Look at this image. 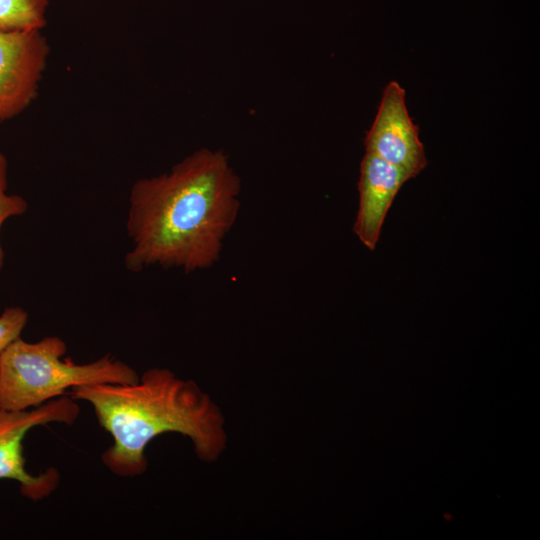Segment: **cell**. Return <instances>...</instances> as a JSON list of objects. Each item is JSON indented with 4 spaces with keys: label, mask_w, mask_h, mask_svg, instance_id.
<instances>
[{
    "label": "cell",
    "mask_w": 540,
    "mask_h": 540,
    "mask_svg": "<svg viewBox=\"0 0 540 540\" xmlns=\"http://www.w3.org/2000/svg\"><path fill=\"white\" fill-rule=\"evenodd\" d=\"M79 412V405L69 394L27 410L0 408V479L15 480L21 494L33 501L49 496L58 486L60 474L53 467L37 475L29 473L25 467L23 439L37 426L51 422L72 425Z\"/></svg>",
    "instance_id": "cell-4"
},
{
    "label": "cell",
    "mask_w": 540,
    "mask_h": 540,
    "mask_svg": "<svg viewBox=\"0 0 540 540\" xmlns=\"http://www.w3.org/2000/svg\"><path fill=\"white\" fill-rule=\"evenodd\" d=\"M49 54L42 30L0 31V124L36 100Z\"/></svg>",
    "instance_id": "cell-5"
},
{
    "label": "cell",
    "mask_w": 540,
    "mask_h": 540,
    "mask_svg": "<svg viewBox=\"0 0 540 540\" xmlns=\"http://www.w3.org/2000/svg\"><path fill=\"white\" fill-rule=\"evenodd\" d=\"M28 321L27 312L18 306L6 308L0 315V354L21 332Z\"/></svg>",
    "instance_id": "cell-10"
},
{
    "label": "cell",
    "mask_w": 540,
    "mask_h": 540,
    "mask_svg": "<svg viewBox=\"0 0 540 540\" xmlns=\"http://www.w3.org/2000/svg\"><path fill=\"white\" fill-rule=\"evenodd\" d=\"M50 0H0V31L43 30Z\"/></svg>",
    "instance_id": "cell-8"
},
{
    "label": "cell",
    "mask_w": 540,
    "mask_h": 540,
    "mask_svg": "<svg viewBox=\"0 0 540 540\" xmlns=\"http://www.w3.org/2000/svg\"><path fill=\"white\" fill-rule=\"evenodd\" d=\"M68 394L92 405L99 425L113 439L102 462L121 477L145 472V448L163 433L189 437L203 460H214L225 446L219 409L194 382L168 369H148L135 384L81 385Z\"/></svg>",
    "instance_id": "cell-2"
},
{
    "label": "cell",
    "mask_w": 540,
    "mask_h": 540,
    "mask_svg": "<svg viewBox=\"0 0 540 540\" xmlns=\"http://www.w3.org/2000/svg\"><path fill=\"white\" fill-rule=\"evenodd\" d=\"M7 169V158L0 152V230L7 219L23 215L28 209V203L23 197L7 194ZM3 264L4 251L0 244V271Z\"/></svg>",
    "instance_id": "cell-9"
},
{
    "label": "cell",
    "mask_w": 540,
    "mask_h": 540,
    "mask_svg": "<svg viewBox=\"0 0 540 540\" xmlns=\"http://www.w3.org/2000/svg\"><path fill=\"white\" fill-rule=\"evenodd\" d=\"M241 181L222 150L199 149L170 171L137 180L126 229L132 245L124 265L186 273L216 263L239 213Z\"/></svg>",
    "instance_id": "cell-1"
},
{
    "label": "cell",
    "mask_w": 540,
    "mask_h": 540,
    "mask_svg": "<svg viewBox=\"0 0 540 540\" xmlns=\"http://www.w3.org/2000/svg\"><path fill=\"white\" fill-rule=\"evenodd\" d=\"M409 179L403 170L372 153H365L360 165L359 208L353 232L368 249H375L386 214Z\"/></svg>",
    "instance_id": "cell-7"
},
{
    "label": "cell",
    "mask_w": 540,
    "mask_h": 540,
    "mask_svg": "<svg viewBox=\"0 0 540 540\" xmlns=\"http://www.w3.org/2000/svg\"><path fill=\"white\" fill-rule=\"evenodd\" d=\"M366 152L403 170L410 178L427 165L418 127L409 116L405 90L396 81L384 89L374 122L365 138Z\"/></svg>",
    "instance_id": "cell-6"
},
{
    "label": "cell",
    "mask_w": 540,
    "mask_h": 540,
    "mask_svg": "<svg viewBox=\"0 0 540 540\" xmlns=\"http://www.w3.org/2000/svg\"><path fill=\"white\" fill-rule=\"evenodd\" d=\"M67 346L58 336L38 342L18 337L0 354V408L22 411L91 384H135L136 371L109 354L87 364L62 359Z\"/></svg>",
    "instance_id": "cell-3"
}]
</instances>
